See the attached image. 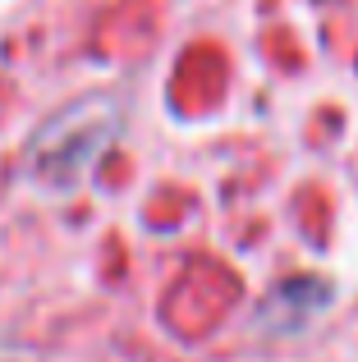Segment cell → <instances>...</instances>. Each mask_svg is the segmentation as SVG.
<instances>
[{
    "label": "cell",
    "mask_w": 358,
    "mask_h": 362,
    "mask_svg": "<svg viewBox=\"0 0 358 362\" xmlns=\"http://www.w3.org/2000/svg\"><path fill=\"white\" fill-rule=\"evenodd\" d=\"M115 138V110L101 101L97 110L92 106H74L64 110L51 129L42 133V147H33V170L37 179H46L51 188H69L79 184L83 175L92 170V160L101 156V147Z\"/></svg>",
    "instance_id": "1"
}]
</instances>
